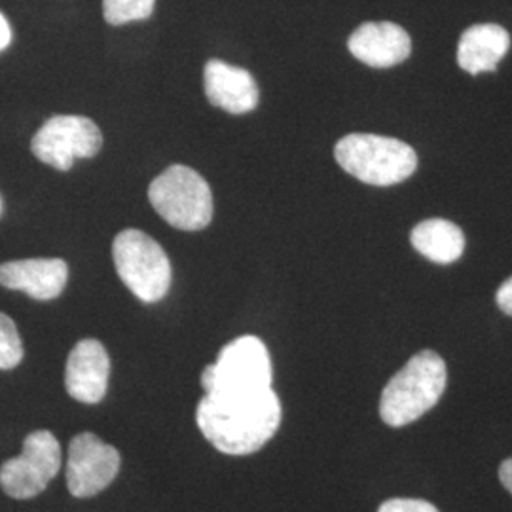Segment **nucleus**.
Here are the masks:
<instances>
[{
  "label": "nucleus",
  "instance_id": "obj_1",
  "mask_svg": "<svg viewBox=\"0 0 512 512\" xmlns=\"http://www.w3.org/2000/svg\"><path fill=\"white\" fill-rule=\"evenodd\" d=\"M281 401L272 387L251 393H205L196 412L203 437L226 456H249L281 425Z\"/></svg>",
  "mask_w": 512,
  "mask_h": 512
},
{
  "label": "nucleus",
  "instance_id": "obj_2",
  "mask_svg": "<svg viewBox=\"0 0 512 512\" xmlns=\"http://www.w3.org/2000/svg\"><path fill=\"white\" fill-rule=\"evenodd\" d=\"M446 363L439 353L425 349L416 353L385 385L380 416L389 427H404L420 420L439 403L446 389Z\"/></svg>",
  "mask_w": 512,
  "mask_h": 512
},
{
  "label": "nucleus",
  "instance_id": "obj_3",
  "mask_svg": "<svg viewBox=\"0 0 512 512\" xmlns=\"http://www.w3.org/2000/svg\"><path fill=\"white\" fill-rule=\"evenodd\" d=\"M334 156L346 173L372 186L403 183L418 167V154L410 145L372 133L346 135Z\"/></svg>",
  "mask_w": 512,
  "mask_h": 512
},
{
  "label": "nucleus",
  "instance_id": "obj_4",
  "mask_svg": "<svg viewBox=\"0 0 512 512\" xmlns=\"http://www.w3.org/2000/svg\"><path fill=\"white\" fill-rule=\"evenodd\" d=\"M148 200L162 219L179 230L198 232L213 219L211 188L186 165H171L158 175L148 188Z\"/></svg>",
  "mask_w": 512,
  "mask_h": 512
},
{
  "label": "nucleus",
  "instance_id": "obj_5",
  "mask_svg": "<svg viewBox=\"0 0 512 512\" xmlns=\"http://www.w3.org/2000/svg\"><path fill=\"white\" fill-rule=\"evenodd\" d=\"M116 272L139 300L154 304L171 287V262L158 241L141 230H124L112 243Z\"/></svg>",
  "mask_w": 512,
  "mask_h": 512
},
{
  "label": "nucleus",
  "instance_id": "obj_6",
  "mask_svg": "<svg viewBox=\"0 0 512 512\" xmlns=\"http://www.w3.org/2000/svg\"><path fill=\"white\" fill-rule=\"evenodd\" d=\"M205 393H251L272 387L268 348L256 336H241L219 353L202 374Z\"/></svg>",
  "mask_w": 512,
  "mask_h": 512
},
{
  "label": "nucleus",
  "instance_id": "obj_7",
  "mask_svg": "<svg viewBox=\"0 0 512 512\" xmlns=\"http://www.w3.org/2000/svg\"><path fill=\"white\" fill-rule=\"evenodd\" d=\"M61 467V446L50 431H33L23 440L18 458L0 465V488L12 499L42 494Z\"/></svg>",
  "mask_w": 512,
  "mask_h": 512
},
{
  "label": "nucleus",
  "instance_id": "obj_8",
  "mask_svg": "<svg viewBox=\"0 0 512 512\" xmlns=\"http://www.w3.org/2000/svg\"><path fill=\"white\" fill-rule=\"evenodd\" d=\"M101 145L103 137L93 120L59 114L38 129L31 141V150L42 164L57 171H69L74 160L93 158L101 150Z\"/></svg>",
  "mask_w": 512,
  "mask_h": 512
},
{
  "label": "nucleus",
  "instance_id": "obj_9",
  "mask_svg": "<svg viewBox=\"0 0 512 512\" xmlns=\"http://www.w3.org/2000/svg\"><path fill=\"white\" fill-rule=\"evenodd\" d=\"M120 454L93 433L71 440L67 458V488L74 497H93L103 492L120 471Z\"/></svg>",
  "mask_w": 512,
  "mask_h": 512
},
{
  "label": "nucleus",
  "instance_id": "obj_10",
  "mask_svg": "<svg viewBox=\"0 0 512 512\" xmlns=\"http://www.w3.org/2000/svg\"><path fill=\"white\" fill-rule=\"evenodd\" d=\"M110 359L97 340H80L69 353L65 366V387L74 401L101 403L109 389Z\"/></svg>",
  "mask_w": 512,
  "mask_h": 512
},
{
  "label": "nucleus",
  "instance_id": "obj_11",
  "mask_svg": "<svg viewBox=\"0 0 512 512\" xmlns=\"http://www.w3.org/2000/svg\"><path fill=\"white\" fill-rule=\"evenodd\" d=\"M69 266L61 258H25L0 264V285L48 302L65 291Z\"/></svg>",
  "mask_w": 512,
  "mask_h": 512
},
{
  "label": "nucleus",
  "instance_id": "obj_12",
  "mask_svg": "<svg viewBox=\"0 0 512 512\" xmlns=\"http://www.w3.org/2000/svg\"><path fill=\"white\" fill-rule=\"evenodd\" d=\"M348 48L355 59L368 67L389 69L410 57L412 40L397 23L368 21L353 31Z\"/></svg>",
  "mask_w": 512,
  "mask_h": 512
},
{
  "label": "nucleus",
  "instance_id": "obj_13",
  "mask_svg": "<svg viewBox=\"0 0 512 512\" xmlns=\"http://www.w3.org/2000/svg\"><path fill=\"white\" fill-rule=\"evenodd\" d=\"M203 90L211 105L230 114H245L258 105V86L253 74L220 59L207 61L203 69Z\"/></svg>",
  "mask_w": 512,
  "mask_h": 512
},
{
  "label": "nucleus",
  "instance_id": "obj_14",
  "mask_svg": "<svg viewBox=\"0 0 512 512\" xmlns=\"http://www.w3.org/2000/svg\"><path fill=\"white\" fill-rule=\"evenodd\" d=\"M509 48L511 37L501 25L478 23L459 38V67L469 74L492 73Z\"/></svg>",
  "mask_w": 512,
  "mask_h": 512
},
{
  "label": "nucleus",
  "instance_id": "obj_15",
  "mask_svg": "<svg viewBox=\"0 0 512 512\" xmlns=\"http://www.w3.org/2000/svg\"><path fill=\"white\" fill-rule=\"evenodd\" d=\"M410 241L420 255L437 264H452L465 251V236L450 220H423L412 230Z\"/></svg>",
  "mask_w": 512,
  "mask_h": 512
},
{
  "label": "nucleus",
  "instance_id": "obj_16",
  "mask_svg": "<svg viewBox=\"0 0 512 512\" xmlns=\"http://www.w3.org/2000/svg\"><path fill=\"white\" fill-rule=\"evenodd\" d=\"M156 0H103V16L110 25L148 19L154 12Z\"/></svg>",
  "mask_w": 512,
  "mask_h": 512
},
{
  "label": "nucleus",
  "instance_id": "obj_17",
  "mask_svg": "<svg viewBox=\"0 0 512 512\" xmlns=\"http://www.w3.org/2000/svg\"><path fill=\"white\" fill-rule=\"evenodd\" d=\"M23 355V342L14 319L0 311V370H14Z\"/></svg>",
  "mask_w": 512,
  "mask_h": 512
},
{
  "label": "nucleus",
  "instance_id": "obj_18",
  "mask_svg": "<svg viewBox=\"0 0 512 512\" xmlns=\"http://www.w3.org/2000/svg\"><path fill=\"white\" fill-rule=\"evenodd\" d=\"M378 512H440L435 505L423 499H389L382 503Z\"/></svg>",
  "mask_w": 512,
  "mask_h": 512
},
{
  "label": "nucleus",
  "instance_id": "obj_19",
  "mask_svg": "<svg viewBox=\"0 0 512 512\" xmlns=\"http://www.w3.org/2000/svg\"><path fill=\"white\" fill-rule=\"evenodd\" d=\"M495 302H497V306L501 308L503 313H507V315H511L512 317V277H509V279L497 289Z\"/></svg>",
  "mask_w": 512,
  "mask_h": 512
},
{
  "label": "nucleus",
  "instance_id": "obj_20",
  "mask_svg": "<svg viewBox=\"0 0 512 512\" xmlns=\"http://www.w3.org/2000/svg\"><path fill=\"white\" fill-rule=\"evenodd\" d=\"M10 42H12V29H10V23H8V19L4 18V16L0 14V52H2V50H6V48L10 46Z\"/></svg>",
  "mask_w": 512,
  "mask_h": 512
},
{
  "label": "nucleus",
  "instance_id": "obj_21",
  "mask_svg": "<svg viewBox=\"0 0 512 512\" xmlns=\"http://www.w3.org/2000/svg\"><path fill=\"white\" fill-rule=\"evenodd\" d=\"M499 478H501V484L509 490L512 494V458L505 459L499 467Z\"/></svg>",
  "mask_w": 512,
  "mask_h": 512
},
{
  "label": "nucleus",
  "instance_id": "obj_22",
  "mask_svg": "<svg viewBox=\"0 0 512 512\" xmlns=\"http://www.w3.org/2000/svg\"><path fill=\"white\" fill-rule=\"evenodd\" d=\"M0 215H2V198H0Z\"/></svg>",
  "mask_w": 512,
  "mask_h": 512
}]
</instances>
